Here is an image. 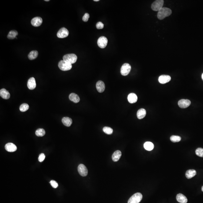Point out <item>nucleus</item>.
I'll list each match as a JSON object with an SVG mask.
<instances>
[{"instance_id": "7", "label": "nucleus", "mask_w": 203, "mask_h": 203, "mask_svg": "<svg viewBox=\"0 0 203 203\" xmlns=\"http://www.w3.org/2000/svg\"><path fill=\"white\" fill-rule=\"evenodd\" d=\"M108 42V41L106 37L102 36L98 39L97 40V45L100 48L103 49L107 46Z\"/></svg>"}, {"instance_id": "6", "label": "nucleus", "mask_w": 203, "mask_h": 203, "mask_svg": "<svg viewBox=\"0 0 203 203\" xmlns=\"http://www.w3.org/2000/svg\"><path fill=\"white\" fill-rule=\"evenodd\" d=\"M131 67L130 65L128 63H125L121 67L120 72L122 75L126 76L128 75L131 70Z\"/></svg>"}, {"instance_id": "39", "label": "nucleus", "mask_w": 203, "mask_h": 203, "mask_svg": "<svg viewBox=\"0 0 203 203\" xmlns=\"http://www.w3.org/2000/svg\"><path fill=\"white\" fill-rule=\"evenodd\" d=\"M45 1H49V0H45Z\"/></svg>"}, {"instance_id": "25", "label": "nucleus", "mask_w": 203, "mask_h": 203, "mask_svg": "<svg viewBox=\"0 0 203 203\" xmlns=\"http://www.w3.org/2000/svg\"><path fill=\"white\" fill-rule=\"evenodd\" d=\"M18 32L17 31L13 30L9 32L7 35V38L9 39H13L16 38L17 35H18Z\"/></svg>"}, {"instance_id": "33", "label": "nucleus", "mask_w": 203, "mask_h": 203, "mask_svg": "<svg viewBox=\"0 0 203 203\" xmlns=\"http://www.w3.org/2000/svg\"><path fill=\"white\" fill-rule=\"evenodd\" d=\"M96 27L97 29H102L104 28V24L101 22H98L96 24Z\"/></svg>"}, {"instance_id": "2", "label": "nucleus", "mask_w": 203, "mask_h": 203, "mask_svg": "<svg viewBox=\"0 0 203 203\" xmlns=\"http://www.w3.org/2000/svg\"><path fill=\"white\" fill-rule=\"evenodd\" d=\"M77 56L73 53L68 54L63 57V60L71 64L75 63L77 60Z\"/></svg>"}, {"instance_id": "34", "label": "nucleus", "mask_w": 203, "mask_h": 203, "mask_svg": "<svg viewBox=\"0 0 203 203\" xmlns=\"http://www.w3.org/2000/svg\"><path fill=\"white\" fill-rule=\"evenodd\" d=\"M90 18V15L89 14L86 13L84 14L82 17V20L85 22H87L89 20V18Z\"/></svg>"}, {"instance_id": "14", "label": "nucleus", "mask_w": 203, "mask_h": 203, "mask_svg": "<svg viewBox=\"0 0 203 203\" xmlns=\"http://www.w3.org/2000/svg\"><path fill=\"white\" fill-rule=\"evenodd\" d=\"M27 86L28 88L31 90H32L35 89L36 87V83L34 78L32 77L28 80Z\"/></svg>"}, {"instance_id": "11", "label": "nucleus", "mask_w": 203, "mask_h": 203, "mask_svg": "<svg viewBox=\"0 0 203 203\" xmlns=\"http://www.w3.org/2000/svg\"><path fill=\"white\" fill-rule=\"evenodd\" d=\"M43 22L42 19L39 17H36L32 19L31 23L35 27L39 26Z\"/></svg>"}, {"instance_id": "29", "label": "nucleus", "mask_w": 203, "mask_h": 203, "mask_svg": "<svg viewBox=\"0 0 203 203\" xmlns=\"http://www.w3.org/2000/svg\"><path fill=\"white\" fill-rule=\"evenodd\" d=\"M103 131L106 134L111 135L113 133V130L109 127H105L103 128Z\"/></svg>"}, {"instance_id": "35", "label": "nucleus", "mask_w": 203, "mask_h": 203, "mask_svg": "<svg viewBox=\"0 0 203 203\" xmlns=\"http://www.w3.org/2000/svg\"><path fill=\"white\" fill-rule=\"evenodd\" d=\"M45 155L43 153L40 154V155L39 157V161L40 162H42L45 160Z\"/></svg>"}, {"instance_id": "5", "label": "nucleus", "mask_w": 203, "mask_h": 203, "mask_svg": "<svg viewBox=\"0 0 203 203\" xmlns=\"http://www.w3.org/2000/svg\"><path fill=\"white\" fill-rule=\"evenodd\" d=\"M164 3L163 0H157L152 4V9L154 11H159L162 8Z\"/></svg>"}, {"instance_id": "26", "label": "nucleus", "mask_w": 203, "mask_h": 203, "mask_svg": "<svg viewBox=\"0 0 203 203\" xmlns=\"http://www.w3.org/2000/svg\"><path fill=\"white\" fill-rule=\"evenodd\" d=\"M38 52L37 50H33L30 52L28 55V57L30 60H33L38 57Z\"/></svg>"}, {"instance_id": "15", "label": "nucleus", "mask_w": 203, "mask_h": 203, "mask_svg": "<svg viewBox=\"0 0 203 203\" xmlns=\"http://www.w3.org/2000/svg\"><path fill=\"white\" fill-rule=\"evenodd\" d=\"M96 88L99 92L102 93L105 90V84L102 81H98L96 84Z\"/></svg>"}, {"instance_id": "13", "label": "nucleus", "mask_w": 203, "mask_h": 203, "mask_svg": "<svg viewBox=\"0 0 203 203\" xmlns=\"http://www.w3.org/2000/svg\"><path fill=\"white\" fill-rule=\"evenodd\" d=\"M6 150L8 152H14L17 149L16 146L13 143H8L5 146Z\"/></svg>"}, {"instance_id": "10", "label": "nucleus", "mask_w": 203, "mask_h": 203, "mask_svg": "<svg viewBox=\"0 0 203 203\" xmlns=\"http://www.w3.org/2000/svg\"><path fill=\"white\" fill-rule=\"evenodd\" d=\"M191 103V101L189 100L182 99L179 100L178 105L180 108H185L188 107L190 105Z\"/></svg>"}, {"instance_id": "36", "label": "nucleus", "mask_w": 203, "mask_h": 203, "mask_svg": "<svg viewBox=\"0 0 203 203\" xmlns=\"http://www.w3.org/2000/svg\"><path fill=\"white\" fill-rule=\"evenodd\" d=\"M94 1H95V2H98V1H99V0H94Z\"/></svg>"}, {"instance_id": "38", "label": "nucleus", "mask_w": 203, "mask_h": 203, "mask_svg": "<svg viewBox=\"0 0 203 203\" xmlns=\"http://www.w3.org/2000/svg\"><path fill=\"white\" fill-rule=\"evenodd\" d=\"M202 79L203 80V73L202 74Z\"/></svg>"}, {"instance_id": "8", "label": "nucleus", "mask_w": 203, "mask_h": 203, "mask_svg": "<svg viewBox=\"0 0 203 203\" xmlns=\"http://www.w3.org/2000/svg\"><path fill=\"white\" fill-rule=\"evenodd\" d=\"M78 170L79 173L81 176L83 177L87 176L88 173V169L83 164H79L78 167Z\"/></svg>"}, {"instance_id": "32", "label": "nucleus", "mask_w": 203, "mask_h": 203, "mask_svg": "<svg viewBox=\"0 0 203 203\" xmlns=\"http://www.w3.org/2000/svg\"><path fill=\"white\" fill-rule=\"evenodd\" d=\"M51 185L53 188H56L58 187V185L57 182L54 180H52L50 182Z\"/></svg>"}, {"instance_id": "21", "label": "nucleus", "mask_w": 203, "mask_h": 203, "mask_svg": "<svg viewBox=\"0 0 203 203\" xmlns=\"http://www.w3.org/2000/svg\"><path fill=\"white\" fill-rule=\"evenodd\" d=\"M62 122L64 125L69 127L72 123V119L68 117H64L62 119Z\"/></svg>"}, {"instance_id": "4", "label": "nucleus", "mask_w": 203, "mask_h": 203, "mask_svg": "<svg viewBox=\"0 0 203 203\" xmlns=\"http://www.w3.org/2000/svg\"><path fill=\"white\" fill-rule=\"evenodd\" d=\"M58 66L61 70L64 71L69 70L72 68L71 64L64 61L63 60L60 61L59 62Z\"/></svg>"}, {"instance_id": "16", "label": "nucleus", "mask_w": 203, "mask_h": 203, "mask_svg": "<svg viewBox=\"0 0 203 203\" xmlns=\"http://www.w3.org/2000/svg\"><path fill=\"white\" fill-rule=\"evenodd\" d=\"M0 96L3 99H8L10 98V94L8 91L5 89H3L0 90Z\"/></svg>"}, {"instance_id": "28", "label": "nucleus", "mask_w": 203, "mask_h": 203, "mask_svg": "<svg viewBox=\"0 0 203 203\" xmlns=\"http://www.w3.org/2000/svg\"><path fill=\"white\" fill-rule=\"evenodd\" d=\"M170 140L173 143H176L180 141L181 137L179 136L172 135L170 137Z\"/></svg>"}, {"instance_id": "27", "label": "nucleus", "mask_w": 203, "mask_h": 203, "mask_svg": "<svg viewBox=\"0 0 203 203\" xmlns=\"http://www.w3.org/2000/svg\"><path fill=\"white\" fill-rule=\"evenodd\" d=\"M35 134L38 136H43L45 134V131L43 129L39 128L36 130Z\"/></svg>"}, {"instance_id": "31", "label": "nucleus", "mask_w": 203, "mask_h": 203, "mask_svg": "<svg viewBox=\"0 0 203 203\" xmlns=\"http://www.w3.org/2000/svg\"><path fill=\"white\" fill-rule=\"evenodd\" d=\"M196 154L197 156L203 157V149L198 148L196 150Z\"/></svg>"}, {"instance_id": "1", "label": "nucleus", "mask_w": 203, "mask_h": 203, "mask_svg": "<svg viewBox=\"0 0 203 203\" xmlns=\"http://www.w3.org/2000/svg\"><path fill=\"white\" fill-rule=\"evenodd\" d=\"M172 13V11L170 9L166 7H162L158 11L157 17L159 20H163L165 17L170 16Z\"/></svg>"}, {"instance_id": "9", "label": "nucleus", "mask_w": 203, "mask_h": 203, "mask_svg": "<svg viewBox=\"0 0 203 203\" xmlns=\"http://www.w3.org/2000/svg\"><path fill=\"white\" fill-rule=\"evenodd\" d=\"M69 34L68 30L65 27H62L58 32L57 36L59 38H66Z\"/></svg>"}, {"instance_id": "30", "label": "nucleus", "mask_w": 203, "mask_h": 203, "mask_svg": "<svg viewBox=\"0 0 203 203\" xmlns=\"http://www.w3.org/2000/svg\"><path fill=\"white\" fill-rule=\"evenodd\" d=\"M29 108V106L27 104H23L20 107V110L22 112H26Z\"/></svg>"}, {"instance_id": "12", "label": "nucleus", "mask_w": 203, "mask_h": 203, "mask_svg": "<svg viewBox=\"0 0 203 203\" xmlns=\"http://www.w3.org/2000/svg\"><path fill=\"white\" fill-rule=\"evenodd\" d=\"M171 79V77L170 76L164 75H162L159 77L158 81L160 83L164 84L169 82Z\"/></svg>"}, {"instance_id": "19", "label": "nucleus", "mask_w": 203, "mask_h": 203, "mask_svg": "<svg viewBox=\"0 0 203 203\" xmlns=\"http://www.w3.org/2000/svg\"><path fill=\"white\" fill-rule=\"evenodd\" d=\"M121 156H122V152L120 151H118V150L115 151L113 153L112 157L113 160L114 162L117 161L120 159Z\"/></svg>"}, {"instance_id": "22", "label": "nucleus", "mask_w": 203, "mask_h": 203, "mask_svg": "<svg viewBox=\"0 0 203 203\" xmlns=\"http://www.w3.org/2000/svg\"><path fill=\"white\" fill-rule=\"evenodd\" d=\"M146 114V110L143 108H141L137 112V118L139 119H141L144 118Z\"/></svg>"}, {"instance_id": "3", "label": "nucleus", "mask_w": 203, "mask_h": 203, "mask_svg": "<svg viewBox=\"0 0 203 203\" xmlns=\"http://www.w3.org/2000/svg\"><path fill=\"white\" fill-rule=\"evenodd\" d=\"M142 198L143 196L141 193H136L129 199L128 203H140L142 200Z\"/></svg>"}, {"instance_id": "24", "label": "nucleus", "mask_w": 203, "mask_h": 203, "mask_svg": "<svg viewBox=\"0 0 203 203\" xmlns=\"http://www.w3.org/2000/svg\"><path fill=\"white\" fill-rule=\"evenodd\" d=\"M144 147L146 150L148 151H151L154 149V144L152 142L147 141L144 143Z\"/></svg>"}, {"instance_id": "23", "label": "nucleus", "mask_w": 203, "mask_h": 203, "mask_svg": "<svg viewBox=\"0 0 203 203\" xmlns=\"http://www.w3.org/2000/svg\"><path fill=\"white\" fill-rule=\"evenodd\" d=\"M196 175V172L195 170L193 169H190L188 170L185 173V176L188 179H190L195 177Z\"/></svg>"}, {"instance_id": "18", "label": "nucleus", "mask_w": 203, "mask_h": 203, "mask_svg": "<svg viewBox=\"0 0 203 203\" xmlns=\"http://www.w3.org/2000/svg\"><path fill=\"white\" fill-rule=\"evenodd\" d=\"M177 201L180 203H187L188 202L187 199L185 196L182 194L179 193L177 196Z\"/></svg>"}, {"instance_id": "37", "label": "nucleus", "mask_w": 203, "mask_h": 203, "mask_svg": "<svg viewBox=\"0 0 203 203\" xmlns=\"http://www.w3.org/2000/svg\"><path fill=\"white\" fill-rule=\"evenodd\" d=\"M202 190L203 192V186H202Z\"/></svg>"}, {"instance_id": "17", "label": "nucleus", "mask_w": 203, "mask_h": 203, "mask_svg": "<svg viewBox=\"0 0 203 203\" xmlns=\"http://www.w3.org/2000/svg\"><path fill=\"white\" fill-rule=\"evenodd\" d=\"M128 99L129 102L131 104L135 103L137 101L138 97L135 94L131 93L129 94L128 97Z\"/></svg>"}, {"instance_id": "20", "label": "nucleus", "mask_w": 203, "mask_h": 203, "mask_svg": "<svg viewBox=\"0 0 203 203\" xmlns=\"http://www.w3.org/2000/svg\"><path fill=\"white\" fill-rule=\"evenodd\" d=\"M70 100L75 103H77L80 101V98L77 94L74 93H71L69 96Z\"/></svg>"}]
</instances>
